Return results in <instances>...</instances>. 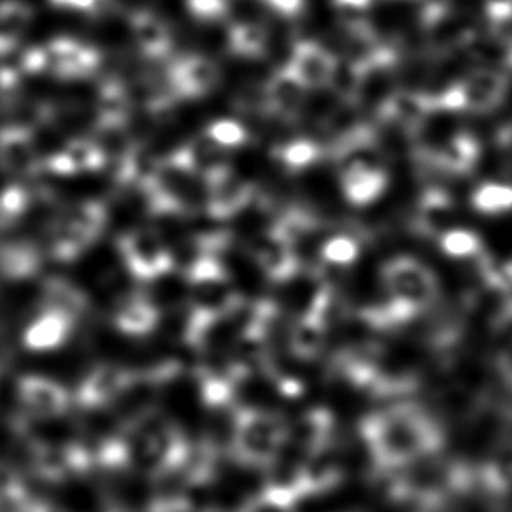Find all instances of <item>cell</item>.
<instances>
[{
  "instance_id": "21",
  "label": "cell",
  "mask_w": 512,
  "mask_h": 512,
  "mask_svg": "<svg viewBox=\"0 0 512 512\" xmlns=\"http://www.w3.org/2000/svg\"><path fill=\"white\" fill-rule=\"evenodd\" d=\"M505 148L512 151V127L507 128L504 136Z\"/></svg>"
},
{
  "instance_id": "17",
  "label": "cell",
  "mask_w": 512,
  "mask_h": 512,
  "mask_svg": "<svg viewBox=\"0 0 512 512\" xmlns=\"http://www.w3.org/2000/svg\"><path fill=\"white\" fill-rule=\"evenodd\" d=\"M293 505L279 502L278 498L265 493L264 497L249 507L248 512H292Z\"/></svg>"
},
{
  "instance_id": "8",
  "label": "cell",
  "mask_w": 512,
  "mask_h": 512,
  "mask_svg": "<svg viewBox=\"0 0 512 512\" xmlns=\"http://www.w3.org/2000/svg\"><path fill=\"white\" fill-rule=\"evenodd\" d=\"M430 111V100L416 93H402L388 100L386 113L404 127H416Z\"/></svg>"
},
{
  "instance_id": "9",
  "label": "cell",
  "mask_w": 512,
  "mask_h": 512,
  "mask_svg": "<svg viewBox=\"0 0 512 512\" xmlns=\"http://www.w3.org/2000/svg\"><path fill=\"white\" fill-rule=\"evenodd\" d=\"M451 202L446 195L430 193L421 204L420 223L425 232H437L446 227L451 218Z\"/></svg>"
},
{
  "instance_id": "18",
  "label": "cell",
  "mask_w": 512,
  "mask_h": 512,
  "mask_svg": "<svg viewBox=\"0 0 512 512\" xmlns=\"http://www.w3.org/2000/svg\"><path fill=\"white\" fill-rule=\"evenodd\" d=\"M486 11L491 20L505 22L512 18V0H486Z\"/></svg>"
},
{
  "instance_id": "15",
  "label": "cell",
  "mask_w": 512,
  "mask_h": 512,
  "mask_svg": "<svg viewBox=\"0 0 512 512\" xmlns=\"http://www.w3.org/2000/svg\"><path fill=\"white\" fill-rule=\"evenodd\" d=\"M469 36V27L465 23L458 22L453 16L435 18L434 39L441 46H453L460 43L463 37Z\"/></svg>"
},
{
  "instance_id": "1",
  "label": "cell",
  "mask_w": 512,
  "mask_h": 512,
  "mask_svg": "<svg viewBox=\"0 0 512 512\" xmlns=\"http://www.w3.org/2000/svg\"><path fill=\"white\" fill-rule=\"evenodd\" d=\"M362 430L376 460L386 467L434 455L442 444L441 430L414 406H397L372 416L363 423Z\"/></svg>"
},
{
  "instance_id": "10",
  "label": "cell",
  "mask_w": 512,
  "mask_h": 512,
  "mask_svg": "<svg viewBox=\"0 0 512 512\" xmlns=\"http://www.w3.org/2000/svg\"><path fill=\"white\" fill-rule=\"evenodd\" d=\"M474 206L484 213H500L512 207V186L490 183L477 188Z\"/></svg>"
},
{
  "instance_id": "2",
  "label": "cell",
  "mask_w": 512,
  "mask_h": 512,
  "mask_svg": "<svg viewBox=\"0 0 512 512\" xmlns=\"http://www.w3.org/2000/svg\"><path fill=\"white\" fill-rule=\"evenodd\" d=\"M383 281L392 297V309L397 321H406L425 311L437 297V279L434 274L411 258L393 260L384 267Z\"/></svg>"
},
{
  "instance_id": "6",
  "label": "cell",
  "mask_w": 512,
  "mask_h": 512,
  "mask_svg": "<svg viewBox=\"0 0 512 512\" xmlns=\"http://www.w3.org/2000/svg\"><path fill=\"white\" fill-rule=\"evenodd\" d=\"M463 106L490 109L504 95V79L491 71L476 72L462 83Z\"/></svg>"
},
{
  "instance_id": "19",
  "label": "cell",
  "mask_w": 512,
  "mask_h": 512,
  "mask_svg": "<svg viewBox=\"0 0 512 512\" xmlns=\"http://www.w3.org/2000/svg\"><path fill=\"white\" fill-rule=\"evenodd\" d=\"M335 8L341 13H362L369 8L370 0H334Z\"/></svg>"
},
{
  "instance_id": "11",
  "label": "cell",
  "mask_w": 512,
  "mask_h": 512,
  "mask_svg": "<svg viewBox=\"0 0 512 512\" xmlns=\"http://www.w3.org/2000/svg\"><path fill=\"white\" fill-rule=\"evenodd\" d=\"M477 146L470 137H456L442 151V164L453 171H465L476 162Z\"/></svg>"
},
{
  "instance_id": "14",
  "label": "cell",
  "mask_w": 512,
  "mask_h": 512,
  "mask_svg": "<svg viewBox=\"0 0 512 512\" xmlns=\"http://www.w3.org/2000/svg\"><path fill=\"white\" fill-rule=\"evenodd\" d=\"M360 253L358 244L355 239H351L348 235H337L328 239L323 248H321V256L332 265H349L353 264L356 256Z\"/></svg>"
},
{
  "instance_id": "12",
  "label": "cell",
  "mask_w": 512,
  "mask_h": 512,
  "mask_svg": "<svg viewBox=\"0 0 512 512\" xmlns=\"http://www.w3.org/2000/svg\"><path fill=\"white\" fill-rule=\"evenodd\" d=\"M304 92H306V86L302 85L292 72L286 71L276 79V83L272 86V99L281 109L293 111L299 107Z\"/></svg>"
},
{
  "instance_id": "3",
  "label": "cell",
  "mask_w": 512,
  "mask_h": 512,
  "mask_svg": "<svg viewBox=\"0 0 512 512\" xmlns=\"http://www.w3.org/2000/svg\"><path fill=\"white\" fill-rule=\"evenodd\" d=\"M285 423L276 416L251 413L239 425L237 444L249 462H274L286 441Z\"/></svg>"
},
{
  "instance_id": "5",
  "label": "cell",
  "mask_w": 512,
  "mask_h": 512,
  "mask_svg": "<svg viewBox=\"0 0 512 512\" xmlns=\"http://www.w3.org/2000/svg\"><path fill=\"white\" fill-rule=\"evenodd\" d=\"M334 430V418L327 411L314 409L311 413L304 414L302 420L297 423L293 439L300 448L306 449L307 455H313L320 449L327 448Z\"/></svg>"
},
{
  "instance_id": "4",
  "label": "cell",
  "mask_w": 512,
  "mask_h": 512,
  "mask_svg": "<svg viewBox=\"0 0 512 512\" xmlns=\"http://www.w3.org/2000/svg\"><path fill=\"white\" fill-rule=\"evenodd\" d=\"M290 72L306 88L327 85L328 81L334 79V57L316 44H300L293 55Z\"/></svg>"
},
{
  "instance_id": "13",
  "label": "cell",
  "mask_w": 512,
  "mask_h": 512,
  "mask_svg": "<svg viewBox=\"0 0 512 512\" xmlns=\"http://www.w3.org/2000/svg\"><path fill=\"white\" fill-rule=\"evenodd\" d=\"M441 246L448 255L469 258L479 253L481 242L477 239V235L469 230H446L441 235Z\"/></svg>"
},
{
  "instance_id": "7",
  "label": "cell",
  "mask_w": 512,
  "mask_h": 512,
  "mask_svg": "<svg viewBox=\"0 0 512 512\" xmlns=\"http://www.w3.org/2000/svg\"><path fill=\"white\" fill-rule=\"evenodd\" d=\"M327 323L320 316L313 313H304L292 332V348L295 355L304 360H313L320 355L327 341Z\"/></svg>"
},
{
  "instance_id": "16",
  "label": "cell",
  "mask_w": 512,
  "mask_h": 512,
  "mask_svg": "<svg viewBox=\"0 0 512 512\" xmlns=\"http://www.w3.org/2000/svg\"><path fill=\"white\" fill-rule=\"evenodd\" d=\"M316 157H318V148L309 141H299L285 150V162L290 167H306L313 164Z\"/></svg>"
},
{
  "instance_id": "20",
  "label": "cell",
  "mask_w": 512,
  "mask_h": 512,
  "mask_svg": "<svg viewBox=\"0 0 512 512\" xmlns=\"http://www.w3.org/2000/svg\"><path fill=\"white\" fill-rule=\"evenodd\" d=\"M274 8L281 11V13H285V15H293V13H297L300 8H302V4H304V0H269Z\"/></svg>"
}]
</instances>
